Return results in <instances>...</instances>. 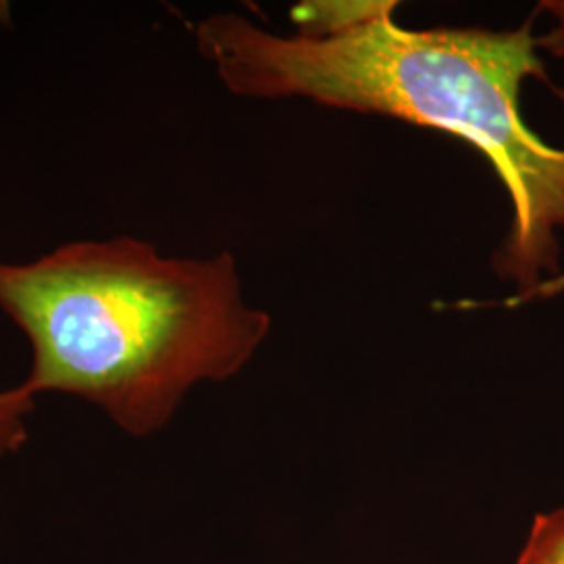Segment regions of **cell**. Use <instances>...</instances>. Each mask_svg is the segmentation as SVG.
<instances>
[{
    "label": "cell",
    "instance_id": "cell-1",
    "mask_svg": "<svg viewBox=\"0 0 564 564\" xmlns=\"http://www.w3.org/2000/svg\"><path fill=\"white\" fill-rule=\"evenodd\" d=\"M391 0H307L293 7V36L232 11L195 25V42L224 86L245 99H310L442 130L494 165L514 207L494 256L519 300L550 291L561 274L564 149L523 120L521 88L545 78L531 23L517 30L429 28L393 20Z\"/></svg>",
    "mask_w": 564,
    "mask_h": 564
},
{
    "label": "cell",
    "instance_id": "cell-2",
    "mask_svg": "<svg viewBox=\"0 0 564 564\" xmlns=\"http://www.w3.org/2000/svg\"><path fill=\"white\" fill-rule=\"evenodd\" d=\"M0 312L30 347L28 393L78 398L134 437L170 423L195 384L239 375L272 330L232 253L167 258L137 237L0 260Z\"/></svg>",
    "mask_w": 564,
    "mask_h": 564
},
{
    "label": "cell",
    "instance_id": "cell-3",
    "mask_svg": "<svg viewBox=\"0 0 564 564\" xmlns=\"http://www.w3.org/2000/svg\"><path fill=\"white\" fill-rule=\"evenodd\" d=\"M36 398L21 384L0 391V460L18 454L28 442V419Z\"/></svg>",
    "mask_w": 564,
    "mask_h": 564
},
{
    "label": "cell",
    "instance_id": "cell-4",
    "mask_svg": "<svg viewBox=\"0 0 564 564\" xmlns=\"http://www.w3.org/2000/svg\"><path fill=\"white\" fill-rule=\"evenodd\" d=\"M517 564H564V510L535 517Z\"/></svg>",
    "mask_w": 564,
    "mask_h": 564
},
{
    "label": "cell",
    "instance_id": "cell-5",
    "mask_svg": "<svg viewBox=\"0 0 564 564\" xmlns=\"http://www.w3.org/2000/svg\"><path fill=\"white\" fill-rule=\"evenodd\" d=\"M540 11L547 13L552 20H554V28L538 39V46L547 48L550 53L563 57L564 55V0H545L540 4Z\"/></svg>",
    "mask_w": 564,
    "mask_h": 564
}]
</instances>
